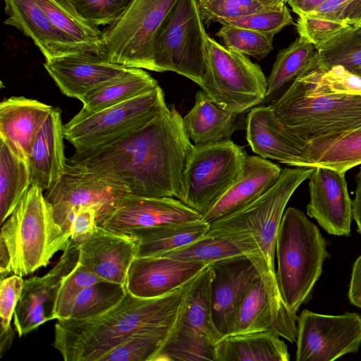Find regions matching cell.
Wrapping results in <instances>:
<instances>
[{"mask_svg": "<svg viewBox=\"0 0 361 361\" xmlns=\"http://www.w3.org/2000/svg\"><path fill=\"white\" fill-rule=\"evenodd\" d=\"M0 331V355L2 357L4 353L11 347L14 338V333L11 326L7 329H1Z\"/></svg>", "mask_w": 361, "mask_h": 361, "instance_id": "9f6ffc18", "label": "cell"}, {"mask_svg": "<svg viewBox=\"0 0 361 361\" xmlns=\"http://www.w3.org/2000/svg\"><path fill=\"white\" fill-rule=\"evenodd\" d=\"M31 185L27 161L0 139V223L12 213Z\"/></svg>", "mask_w": 361, "mask_h": 361, "instance_id": "e575fe53", "label": "cell"}, {"mask_svg": "<svg viewBox=\"0 0 361 361\" xmlns=\"http://www.w3.org/2000/svg\"><path fill=\"white\" fill-rule=\"evenodd\" d=\"M167 107L159 85L133 99L94 112L79 111L64 125V137L83 151L107 143L152 120Z\"/></svg>", "mask_w": 361, "mask_h": 361, "instance_id": "7c38bea8", "label": "cell"}, {"mask_svg": "<svg viewBox=\"0 0 361 361\" xmlns=\"http://www.w3.org/2000/svg\"><path fill=\"white\" fill-rule=\"evenodd\" d=\"M193 147L173 106L107 143L75 151L66 162L121 185L130 194L180 200Z\"/></svg>", "mask_w": 361, "mask_h": 361, "instance_id": "6da1fadb", "label": "cell"}, {"mask_svg": "<svg viewBox=\"0 0 361 361\" xmlns=\"http://www.w3.org/2000/svg\"><path fill=\"white\" fill-rule=\"evenodd\" d=\"M177 0H132L102 34L101 55L111 63L152 70L157 33Z\"/></svg>", "mask_w": 361, "mask_h": 361, "instance_id": "30bf717a", "label": "cell"}, {"mask_svg": "<svg viewBox=\"0 0 361 361\" xmlns=\"http://www.w3.org/2000/svg\"><path fill=\"white\" fill-rule=\"evenodd\" d=\"M203 23H220L257 12L265 6L257 0H196Z\"/></svg>", "mask_w": 361, "mask_h": 361, "instance_id": "b9f144b4", "label": "cell"}, {"mask_svg": "<svg viewBox=\"0 0 361 361\" xmlns=\"http://www.w3.org/2000/svg\"><path fill=\"white\" fill-rule=\"evenodd\" d=\"M53 107L24 97L0 103V139L27 161L32 145Z\"/></svg>", "mask_w": 361, "mask_h": 361, "instance_id": "d4e9b609", "label": "cell"}, {"mask_svg": "<svg viewBox=\"0 0 361 361\" xmlns=\"http://www.w3.org/2000/svg\"><path fill=\"white\" fill-rule=\"evenodd\" d=\"M127 292L126 286L106 281L82 289L61 319H85L116 305Z\"/></svg>", "mask_w": 361, "mask_h": 361, "instance_id": "74e56055", "label": "cell"}, {"mask_svg": "<svg viewBox=\"0 0 361 361\" xmlns=\"http://www.w3.org/2000/svg\"><path fill=\"white\" fill-rule=\"evenodd\" d=\"M128 193L126 187L66 162L63 173L45 190L44 197L56 223L71 234L72 221L80 207L96 206L99 213Z\"/></svg>", "mask_w": 361, "mask_h": 361, "instance_id": "5bb4252c", "label": "cell"}, {"mask_svg": "<svg viewBox=\"0 0 361 361\" xmlns=\"http://www.w3.org/2000/svg\"><path fill=\"white\" fill-rule=\"evenodd\" d=\"M207 35L196 0H177L157 33L152 71L175 72L200 85Z\"/></svg>", "mask_w": 361, "mask_h": 361, "instance_id": "9c48e42d", "label": "cell"}, {"mask_svg": "<svg viewBox=\"0 0 361 361\" xmlns=\"http://www.w3.org/2000/svg\"><path fill=\"white\" fill-rule=\"evenodd\" d=\"M99 212L96 206H82L75 212L71 228L72 241L79 244L93 233Z\"/></svg>", "mask_w": 361, "mask_h": 361, "instance_id": "c3c4849f", "label": "cell"}, {"mask_svg": "<svg viewBox=\"0 0 361 361\" xmlns=\"http://www.w3.org/2000/svg\"><path fill=\"white\" fill-rule=\"evenodd\" d=\"M85 18L97 26L110 25L132 0H69Z\"/></svg>", "mask_w": 361, "mask_h": 361, "instance_id": "ee69618b", "label": "cell"}, {"mask_svg": "<svg viewBox=\"0 0 361 361\" xmlns=\"http://www.w3.org/2000/svg\"><path fill=\"white\" fill-rule=\"evenodd\" d=\"M208 264L183 286L176 319L152 361H215V348L224 336L212 312Z\"/></svg>", "mask_w": 361, "mask_h": 361, "instance_id": "52a82bcc", "label": "cell"}, {"mask_svg": "<svg viewBox=\"0 0 361 361\" xmlns=\"http://www.w3.org/2000/svg\"><path fill=\"white\" fill-rule=\"evenodd\" d=\"M209 266L212 270L210 284L212 318L217 329L225 336L232 333L239 309L260 276L247 256L219 260Z\"/></svg>", "mask_w": 361, "mask_h": 361, "instance_id": "e0dca14e", "label": "cell"}, {"mask_svg": "<svg viewBox=\"0 0 361 361\" xmlns=\"http://www.w3.org/2000/svg\"><path fill=\"white\" fill-rule=\"evenodd\" d=\"M317 66L325 72L335 66L361 73V37L358 29L350 27L316 49Z\"/></svg>", "mask_w": 361, "mask_h": 361, "instance_id": "8d00e7d4", "label": "cell"}, {"mask_svg": "<svg viewBox=\"0 0 361 361\" xmlns=\"http://www.w3.org/2000/svg\"><path fill=\"white\" fill-rule=\"evenodd\" d=\"M209 227L210 224L201 219L162 224L126 235L136 242V257H147L161 255L190 243L204 235Z\"/></svg>", "mask_w": 361, "mask_h": 361, "instance_id": "1f68e13d", "label": "cell"}, {"mask_svg": "<svg viewBox=\"0 0 361 361\" xmlns=\"http://www.w3.org/2000/svg\"><path fill=\"white\" fill-rule=\"evenodd\" d=\"M52 24L85 51L101 55L102 34L69 0H35Z\"/></svg>", "mask_w": 361, "mask_h": 361, "instance_id": "836d02e7", "label": "cell"}, {"mask_svg": "<svg viewBox=\"0 0 361 361\" xmlns=\"http://www.w3.org/2000/svg\"><path fill=\"white\" fill-rule=\"evenodd\" d=\"M318 82L331 92L361 96V76L341 66H333L325 72L320 70Z\"/></svg>", "mask_w": 361, "mask_h": 361, "instance_id": "bcb514c9", "label": "cell"}, {"mask_svg": "<svg viewBox=\"0 0 361 361\" xmlns=\"http://www.w3.org/2000/svg\"><path fill=\"white\" fill-rule=\"evenodd\" d=\"M200 86L220 108L240 114L266 98L267 82L259 65L207 35Z\"/></svg>", "mask_w": 361, "mask_h": 361, "instance_id": "ba28073f", "label": "cell"}, {"mask_svg": "<svg viewBox=\"0 0 361 361\" xmlns=\"http://www.w3.org/2000/svg\"><path fill=\"white\" fill-rule=\"evenodd\" d=\"M307 214L329 234L348 236L353 217L345 172L317 166L309 177Z\"/></svg>", "mask_w": 361, "mask_h": 361, "instance_id": "ac0fdd59", "label": "cell"}, {"mask_svg": "<svg viewBox=\"0 0 361 361\" xmlns=\"http://www.w3.org/2000/svg\"><path fill=\"white\" fill-rule=\"evenodd\" d=\"M361 164V126L307 142L298 167L324 166L346 172Z\"/></svg>", "mask_w": 361, "mask_h": 361, "instance_id": "83f0119b", "label": "cell"}, {"mask_svg": "<svg viewBox=\"0 0 361 361\" xmlns=\"http://www.w3.org/2000/svg\"><path fill=\"white\" fill-rule=\"evenodd\" d=\"M202 216L178 199L126 194L99 212L98 226L126 235L162 224L196 221Z\"/></svg>", "mask_w": 361, "mask_h": 361, "instance_id": "9a60e30c", "label": "cell"}, {"mask_svg": "<svg viewBox=\"0 0 361 361\" xmlns=\"http://www.w3.org/2000/svg\"><path fill=\"white\" fill-rule=\"evenodd\" d=\"M23 286L24 280L23 276L16 274L1 279V329H7L11 326V319L21 296Z\"/></svg>", "mask_w": 361, "mask_h": 361, "instance_id": "7dc6e473", "label": "cell"}, {"mask_svg": "<svg viewBox=\"0 0 361 361\" xmlns=\"http://www.w3.org/2000/svg\"><path fill=\"white\" fill-rule=\"evenodd\" d=\"M358 32H359L360 36L361 37V29H358Z\"/></svg>", "mask_w": 361, "mask_h": 361, "instance_id": "680465c9", "label": "cell"}, {"mask_svg": "<svg viewBox=\"0 0 361 361\" xmlns=\"http://www.w3.org/2000/svg\"><path fill=\"white\" fill-rule=\"evenodd\" d=\"M154 256L207 264L227 258L247 256L257 269L260 262V251L251 233L211 229L190 243Z\"/></svg>", "mask_w": 361, "mask_h": 361, "instance_id": "484cf974", "label": "cell"}, {"mask_svg": "<svg viewBox=\"0 0 361 361\" xmlns=\"http://www.w3.org/2000/svg\"><path fill=\"white\" fill-rule=\"evenodd\" d=\"M12 273L11 259L4 243L0 240V276L1 279Z\"/></svg>", "mask_w": 361, "mask_h": 361, "instance_id": "11a10c76", "label": "cell"}, {"mask_svg": "<svg viewBox=\"0 0 361 361\" xmlns=\"http://www.w3.org/2000/svg\"><path fill=\"white\" fill-rule=\"evenodd\" d=\"M4 1L8 16L4 23L16 27L30 38L46 60L88 52L57 29L35 0Z\"/></svg>", "mask_w": 361, "mask_h": 361, "instance_id": "603a6c76", "label": "cell"}, {"mask_svg": "<svg viewBox=\"0 0 361 361\" xmlns=\"http://www.w3.org/2000/svg\"><path fill=\"white\" fill-rule=\"evenodd\" d=\"M317 65L294 79L272 104L279 119L307 142L361 126V96L331 92L318 82Z\"/></svg>", "mask_w": 361, "mask_h": 361, "instance_id": "277c9868", "label": "cell"}, {"mask_svg": "<svg viewBox=\"0 0 361 361\" xmlns=\"http://www.w3.org/2000/svg\"><path fill=\"white\" fill-rule=\"evenodd\" d=\"M326 0H288L292 11L298 16L308 13Z\"/></svg>", "mask_w": 361, "mask_h": 361, "instance_id": "db71d44e", "label": "cell"}, {"mask_svg": "<svg viewBox=\"0 0 361 361\" xmlns=\"http://www.w3.org/2000/svg\"><path fill=\"white\" fill-rule=\"evenodd\" d=\"M183 287L153 298L136 297L128 290L116 305L85 319H59L53 346L66 361H99L132 335L140 331H169L178 312Z\"/></svg>", "mask_w": 361, "mask_h": 361, "instance_id": "7a4b0ae2", "label": "cell"}, {"mask_svg": "<svg viewBox=\"0 0 361 361\" xmlns=\"http://www.w3.org/2000/svg\"><path fill=\"white\" fill-rule=\"evenodd\" d=\"M103 281L78 263L63 280L59 289L55 308L56 319L63 317L72 302L82 289Z\"/></svg>", "mask_w": 361, "mask_h": 361, "instance_id": "f6af8a7d", "label": "cell"}, {"mask_svg": "<svg viewBox=\"0 0 361 361\" xmlns=\"http://www.w3.org/2000/svg\"><path fill=\"white\" fill-rule=\"evenodd\" d=\"M314 168H285L276 183L257 200L238 211L210 223L209 229L251 233L260 251L257 271L275 312L297 329L298 317L286 305L276 279L274 259L279 226L286 206L297 188L309 178Z\"/></svg>", "mask_w": 361, "mask_h": 361, "instance_id": "3957f363", "label": "cell"}, {"mask_svg": "<svg viewBox=\"0 0 361 361\" xmlns=\"http://www.w3.org/2000/svg\"><path fill=\"white\" fill-rule=\"evenodd\" d=\"M159 86L147 72L138 68L129 69L87 94L81 100L80 111L94 112L133 99Z\"/></svg>", "mask_w": 361, "mask_h": 361, "instance_id": "d6a6232c", "label": "cell"}, {"mask_svg": "<svg viewBox=\"0 0 361 361\" xmlns=\"http://www.w3.org/2000/svg\"><path fill=\"white\" fill-rule=\"evenodd\" d=\"M78 263L101 279L126 286L128 270L137 256L135 240L97 226L78 244Z\"/></svg>", "mask_w": 361, "mask_h": 361, "instance_id": "44dd1931", "label": "cell"}, {"mask_svg": "<svg viewBox=\"0 0 361 361\" xmlns=\"http://www.w3.org/2000/svg\"><path fill=\"white\" fill-rule=\"evenodd\" d=\"M341 18L350 26L361 29V0L352 1L343 11Z\"/></svg>", "mask_w": 361, "mask_h": 361, "instance_id": "816d5d0a", "label": "cell"}, {"mask_svg": "<svg viewBox=\"0 0 361 361\" xmlns=\"http://www.w3.org/2000/svg\"><path fill=\"white\" fill-rule=\"evenodd\" d=\"M43 66L63 94L80 101L92 90L129 69L91 52L46 60Z\"/></svg>", "mask_w": 361, "mask_h": 361, "instance_id": "ffe728a7", "label": "cell"}, {"mask_svg": "<svg viewBox=\"0 0 361 361\" xmlns=\"http://www.w3.org/2000/svg\"><path fill=\"white\" fill-rule=\"evenodd\" d=\"M169 331H140L104 355L99 361H152Z\"/></svg>", "mask_w": 361, "mask_h": 361, "instance_id": "f35d334b", "label": "cell"}, {"mask_svg": "<svg viewBox=\"0 0 361 361\" xmlns=\"http://www.w3.org/2000/svg\"><path fill=\"white\" fill-rule=\"evenodd\" d=\"M352 1L353 0H326L308 13L342 20L343 11Z\"/></svg>", "mask_w": 361, "mask_h": 361, "instance_id": "681fc988", "label": "cell"}, {"mask_svg": "<svg viewBox=\"0 0 361 361\" xmlns=\"http://www.w3.org/2000/svg\"><path fill=\"white\" fill-rule=\"evenodd\" d=\"M281 169L260 156H248L243 171L225 195L202 216L209 224L253 202L279 180Z\"/></svg>", "mask_w": 361, "mask_h": 361, "instance_id": "cb8c5ba5", "label": "cell"}, {"mask_svg": "<svg viewBox=\"0 0 361 361\" xmlns=\"http://www.w3.org/2000/svg\"><path fill=\"white\" fill-rule=\"evenodd\" d=\"M355 194L352 201L353 217L355 221L357 229L361 235V167L356 175Z\"/></svg>", "mask_w": 361, "mask_h": 361, "instance_id": "f5cc1de1", "label": "cell"}, {"mask_svg": "<svg viewBox=\"0 0 361 361\" xmlns=\"http://www.w3.org/2000/svg\"><path fill=\"white\" fill-rule=\"evenodd\" d=\"M317 226L300 209L288 207L277 233L276 279L282 300L293 313L310 297L329 254Z\"/></svg>", "mask_w": 361, "mask_h": 361, "instance_id": "8992f818", "label": "cell"}, {"mask_svg": "<svg viewBox=\"0 0 361 361\" xmlns=\"http://www.w3.org/2000/svg\"><path fill=\"white\" fill-rule=\"evenodd\" d=\"M296 343V361H332L356 353L361 345V317L304 310L298 319Z\"/></svg>", "mask_w": 361, "mask_h": 361, "instance_id": "4fadbf2b", "label": "cell"}, {"mask_svg": "<svg viewBox=\"0 0 361 361\" xmlns=\"http://www.w3.org/2000/svg\"><path fill=\"white\" fill-rule=\"evenodd\" d=\"M64 138L61 111L59 108H53L37 135L28 156L31 185L45 191L61 176L66 164Z\"/></svg>", "mask_w": 361, "mask_h": 361, "instance_id": "4316f807", "label": "cell"}, {"mask_svg": "<svg viewBox=\"0 0 361 361\" xmlns=\"http://www.w3.org/2000/svg\"><path fill=\"white\" fill-rule=\"evenodd\" d=\"M43 192L30 185L1 225L0 240L8 251L13 274L25 276L47 267L71 242V234L56 223Z\"/></svg>", "mask_w": 361, "mask_h": 361, "instance_id": "5b68a950", "label": "cell"}, {"mask_svg": "<svg viewBox=\"0 0 361 361\" xmlns=\"http://www.w3.org/2000/svg\"><path fill=\"white\" fill-rule=\"evenodd\" d=\"M317 64V53L315 47L299 36L287 48L278 53L271 73L267 78L266 97Z\"/></svg>", "mask_w": 361, "mask_h": 361, "instance_id": "d590c367", "label": "cell"}, {"mask_svg": "<svg viewBox=\"0 0 361 361\" xmlns=\"http://www.w3.org/2000/svg\"><path fill=\"white\" fill-rule=\"evenodd\" d=\"M350 27L343 20L332 19L312 13L299 16L296 23L299 36L307 39L315 49Z\"/></svg>", "mask_w": 361, "mask_h": 361, "instance_id": "7bdbcfd3", "label": "cell"}, {"mask_svg": "<svg viewBox=\"0 0 361 361\" xmlns=\"http://www.w3.org/2000/svg\"><path fill=\"white\" fill-rule=\"evenodd\" d=\"M195 99L193 106L183 117L184 130L194 145L231 140L239 114L220 108L202 90Z\"/></svg>", "mask_w": 361, "mask_h": 361, "instance_id": "f1b7e54d", "label": "cell"}, {"mask_svg": "<svg viewBox=\"0 0 361 361\" xmlns=\"http://www.w3.org/2000/svg\"><path fill=\"white\" fill-rule=\"evenodd\" d=\"M348 298L353 305L361 309V255L353 264Z\"/></svg>", "mask_w": 361, "mask_h": 361, "instance_id": "f907efd6", "label": "cell"}, {"mask_svg": "<svg viewBox=\"0 0 361 361\" xmlns=\"http://www.w3.org/2000/svg\"><path fill=\"white\" fill-rule=\"evenodd\" d=\"M247 157L231 140L194 145L185 165L180 200L203 216L238 178Z\"/></svg>", "mask_w": 361, "mask_h": 361, "instance_id": "8fae6325", "label": "cell"}, {"mask_svg": "<svg viewBox=\"0 0 361 361\" xmlns=\"http://www.w3.org/2000/svg\"><path fill=\"white\" fill-rule=\"evenodd\" d=\"M207 265L164 256L136 257L128 270L126 287L136 297H161L183 287Z\"/></svg>", "mask_w": 361, "mask_h": 361, "instance_id": "d6986e66", "label": "cell"}, {"mask_svg": "<svg viewBox=\"0 0 361 361\" xmlns=\"http://www.w3.org/2000/svg\"><path fill=\"white\" fill-rule=\"evenodd\" d=\"M288 347L270 331L224 336L215 348V361H288Z\"/></svg>", "mask_w": 361, "mask_h": 361, "instance_id": "f546056e", "label": "cell"}, {"mask_svg": "<svg viewBox=\"0 0 361 361\" xmlns=\"http://www.w3.org/2000/svg\"><path fill=\"white\" fill-rule=\"evenodd\" d=\"M256 331L273 332L290 343L296 342L297 339V329L286 323L273 309L260 277L245 296L231 334Z\"/></svg>", "mask_w": 361, "mask_h": 361, "instance_id": "4dcf8cb0", "label": "cell"}, {"mask_svg": "<svg viewBox=\"0 0 361 361\" xmlns=\"http://www.w3.org/2000/svg\"><path fill=\"white\" fill-rule=\"evenodd\" d=\"M78 244L71 240L57 263L44 276L24 280L20 300L14 311V325L19 337L42 324L56 319L55 308L63 280L78 263Z\"/></svg>", "mask_w": 361, "mask_h": 361, "instance_id": "2e32d148", "label": "cell"}, {"mask_svg": "<svg viewBox=\"0 0 361 361\" xmlns=\"http://www.w3.org/2000/svg\"><path fill=\"white\" fill-rule=\"evenodd\" d=\"M265 6H276L286 4L288 0H257Z\"/></svg>", "mask_w": 361, "mask_h": 361, "instance_id": "6f0895ef", "label": "cell"}, {"mask_svg": "<svg viewBox=\"0 0 361 361\" xmlns=\"http://www.w3.org/2000/svg\"><path fill=\"white\" fill-rule=\"evenodd\" d=\"M246 139L258 156L295 167L307 145L279 119L271 105L255 107L248 113Z\"/></svg>", "mask_w": 361, "mask_h": 361, "instance_id": "7402d4cb", "label": "cell"}, {"mask_svg": "<svg viewBox=\"0 0 361 361\" xmlns=\"http://www.w3.org/2000/svg\"><path fill=\"white\" fill-rule=\"evenodd\" d=\"M226 48L258 60L265 58L273 49L274 35L231 25H222L216 34Z\"/></svg>", "mask_w": 361, "mask_h": 361, "instance_id": "ab89813d", "label": "cell"}, {"mask_svg": "<svg viewBox=\"0 0 361 361\" xmlns=\"http://www.w3.org/2000/svg\"><path fill=\"white\" fill-rule=\"evenodd\" d=\"M219 23L242 27L274 36L285 27L294 24L286 4L267 7L247 16L221 20Z\"/></svg>", "mask_w": 361, "mask_h": 361, "instance_id": "60d3db41", "label": "cell"}, {"mask_svg": "<svg viewBox=\"0 0 361 361\" xmlns=\"http://www.w3.org/2000/svg\"><path fill=\"white\" fill-rule=\"evenodd\" d=\"M360 76H361V73H360Z\"/></svg>", "mask_w": 361, "mask_h": 361, "instance_id": "91938a15", "label": "cell"}]
</instances>
